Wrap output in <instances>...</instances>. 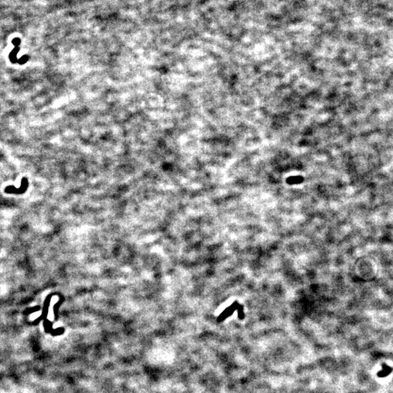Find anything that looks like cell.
<instances>
[{
  "mask_svg": "<svg viewBox=\"0 0 393 393\" xmlns=\"http://www.w3.org/2000/svg\"><path fill=\"white\" fill-rule=\"evenodd\" d=\"M303 181V178L301 176H292L287 180V182L289 184H297L301 183Z\"/></svg>",
  "mask_w": 393,
  "mask_h": 393,
  "instance_id": "6da1fadb",
  "label": "cell"
},
{
  "mask_svg": "<svg viewBox=\"0 0 393 393\" xmlns=\"http://www.w3.org/2000/svg\"><path fill=\"white\" fill-rule=\"evenodd\" d=\"M390 372H391V369H390L389 366H383V370L381 371L379 373H378V375H379V377H381H381H384V376H387V375L389 374V373H390Z\"/></svg>",
  "mask_w": 393,
  "mask_h": 393,
  "instance_id": "7a4b0ae2",
  "label": "cell"
},
{
  "mask_svg": "<svg viewBox=\"0 0 393 393\" xmlns=\"http://www.w3.org/2000/svg\"><path fill=\"white\" fill-rule=\"evenodd\" d=\"M18 52V48H16V49H14V50L10 53V59L12 62H16V55H17Z\"/></svg>",
  "mask_w": 393,
  "mask_h": 393,
  "instance_id": "3957f363",
  "label": "cell"
},
{
  "mask_svg": "<svg viewBox=\"0 0 393 393\" xmlns=\"http://www.w3.org/2000/svg\"><path fill=\"white\" fill-rule=\"evenodd\" d=\"M12 43L16 45V46H18V45L20 43V40L18 38H16L15 39L12 40Z\"/></svg>",
  "mask_w": 393,
  "mask_h": 393,
  "instance_id": "277c9868",
  "label": "cell"
},
{
  "mask_svg": "<svg viewBox=\"0 0 393 393\" xmlns=\"http://www.w3.org/2000/svg\"><path fill=\"white\" fill-rule=\"evenodd\" d=\"M20 61H21V62H20V63H24L25 62L27 61V57H26V55H24V56H23V57H22L21 58H20Z\"/></svg>",
  "mask_w": 393,
  "mask_h": 393,
  "instance_id": "5b68a950",
  "label": "cell"
}]
</instances>
